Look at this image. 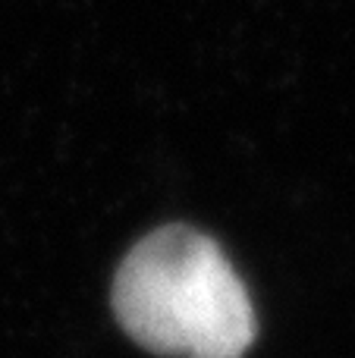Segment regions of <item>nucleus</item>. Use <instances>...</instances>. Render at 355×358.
I'll list each match as a JSON object with an SVG mask.
<instances>
[{
  "label": "nucleus",
  "instance_id": "obj_1",
  "mask_svg": "<svg viewBox=\"0 0 355 358\" xmlns=\"http://www.w3.org/2000/svg\"><path fill=\"white\" fill-rule=\"evenodd\" d=\"M113 311L154 355L242 358L255 340L245 283L217 242L189 227H164L126 255L113 280Z\"/></svg>",
  "mask_w": 355,
  "mask_h": 358
}]
</instances>
